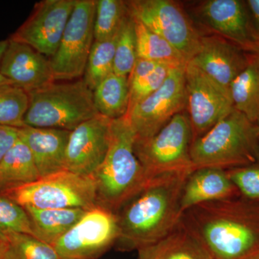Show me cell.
Segmentation results:
<instances>
[{
    "instance_id": "obj_4",
    "label": "cell",
    "mask_w": 259,
    "mask_h": 259,
    "mask_svg": "<svg viewBox=\"0 0 259 259\" xmlns=\"http://www.w3.org/2000/svg\"><path fill=\"white\" fill-rule=\"evenodd\" d=\"M258 133L253 122L234 109L200 137L190 149L194 168L229 169L259 163Z\"/></svg>"
},
{
    "instance_id": "obj_24",
    "label": "cell",
    "mask_w": 259,
    "mask_h": 259,
    "mask_svg": "<svg viewBox=\"0 0 259 259\" xmlns=\"http://www.w3.org/2000/svg\"><path fill=\"white\" fill-rule=\"evenodd\" d=\"M93 97L100 115L112 120L123 117L129 109L128 77L112 73L95 89Z\"/></svg>"
},
{
    "instance_id": "obj_21",
    "label": "cell",
    "mask_w": 259,
    "mask_h": 259,
    "mask_svg": "<svg viewBox=\"0 0 259 259\" xmlns=\"http://www.w3.org/2000/svg\"><path fill=\"white\" fill-rule=\"evenodd\" d=\"M24 208L31 223L33 236L51 246L79 222L88 211L80 208Z\"/></svg>"
},
{
    "instance_id": "obj_15",
    "label": "cell",
    "mask_w": 259,
    "mask_h": 259,
    "mask_svg": "<svg viewBox=\"0 0 259 259\" xmlns=\"http://www.w3.org/2000/svg\"><path fill=\"white\" fill-rule=\"evenodd\" d=\"M197 14L200 21L219 36L245 51L258 41L245 1L207 0L197 7Z\"/></svg>"
},
{
    "instance_id": "obj_34",
    "label": "cell",
    "mask_w": 259,
    "mask_h": 259,
    "mask_svg": "<svg viewBox=\"0 0 259 259\" xmlns=\"http://www.w3.org/2000/svg\"><path fill=\"white\" fill-rule=\"evenodd\" d=\"M18 139V128L0 125V162Z\"/></svg>"
},
{
    "instance_id": "obj_28",
    "label": "cell",
    "mask_w": 259,
    "mask_h": 259,
    "mask_svg": "<svg viewBox=\"0 0 259 259\" xmlns=\"http://www.w3.org/2000/svg\"><path fill=\"white\" fill-rule=\"evenodd\" d=\"M2 235L6 243L5 259H61L54 247L35 237L16 233Z\"/></svg>"
},
{
    "instance_id": "obj_26",
    "label": "cell",
    "mask_w": 259,
    "mask_h": 259,
    "mask_svg": "<svg viewBox=\"0 0 259 259\" xmlns=\"http://www.w3.org/2000/svg\"><path fill=\"white\" fill-rule=\"evenodd\" d=\"M115 41L116 36L110 40L94 42L83 76V81L93 92L114 73Z\"/></svg>"
},
{
    "instance_id": "obj_36",
    "label": "cell",
    "mask_w": 259,
    "mask_h": 259,
    "mask_svg": "<svg viewBox=\"0 0 259 259\" xmlns=\"http://www.w3.org/2000/svg\"><path fill=\"white\" fill-rule=\"evenodd\" d=\"M245 3L249 11L250 20L255 36L259 40V0H247Z\"/></svg>"
},
{
    "instance_id": "obj_17",
    "label": "cell",
    "mask_w": 259,
    "mask_h": 259,
    "mask_svg": "<svg viewBox=\"0 0 259 259\" xmlns=\"http://www.w3.org/2000/svg\"><path fill=\"white\" fill-rule=\"evenodd\" d=\"M0 74L28 93L55 81L49 58L10 38L2 58Z\"/></svg>"
},
{
    "instance_id": "obj_6",
    "label": "cell",
    "mask_w": 259,
    "mask_h": 259,
    "mask_svg": "<svg viewBox=\"0 0 259 259\" xmlns=\"http://www.w3.org/2000/svg\"><path fill=\"white\" fill-rule=\"evenodd\" d=\"M193 131L187 111L175 115L151 137L135 139L134 151L148 180L165 174L191 172Z\"/></svg>"
},
{
    "instance_id": "obj_8",
    "label": "cell",
    "mask_w": 259,
    "mask_h": 259,
    "mask_svg": "<svg viewBox=\"0 0 259 259\" xmlns=\"http://www.w3.org/2000/svg\"><path fill=\"white\" fill-rule=\"evenodd\" d=\"M96 0H76L55 54L49 58L55 81H74L82 77L95 35Z\"/></svg>"
},
{
    "instance_id": "obj_42",
    "label": "cell",
    "mask_w": 259,
    "mask_h": 259,
    "mask_svg": "<svg viewBox=\"0 0 259 259\" xmlns=\"http://www.w3.org/2000/svg\"><path fill=\"white\" fill-rule=\"evenodd\" d=\"M255 127H256L257 131H258V133L259 134V111L258 114V117H257L256 121L255 122Z\"/></svg>"
},
{
    "instance_id": "obj_25",
    "label": "cell",
    "mask_w": 259,
    "mask_h": 259,
    "mask_svg": "<svg viewBox=\"0 0 259 259\" xmlns=\"http://www.w3.org/2000/svg\"><path fill=\"white\" fill-rule=\"evenodd\" d=\"M134 20L138 59L154 61L171 67L186 66L187 61L171 44L142 23Z\"/></svg>"
},
{
    "instance_id": "obj_27",
    "label": "cell",
    "mask_w": 259,
    "mask_h": 259,
    "mask_svg": "<svg viewBox=\"0 0 259 259\" xmlns=\"http://www.w3.org/2000/svg\"><path fill=\"white\" fill-rule=\"evenodd\" d=\"M129 14L126 1L96 0L94 35L95 41L114 38Z\"/></svg>"
},
{
    "instance_id": "obj_43",
    "label": "cell",
    "mask_w": 259,
    "mask_h": 259,
    "mask_svg": "<svg viewBox=\"0 0 259 259\" xmlns=\"http://www.w3.org/2000/svg\"><path fill=\"white\" fill-rule=\"evenodd\" d=\"M258 141H259V136H258Z\"/></svg>"
},
{
    "instance_id": "obj_18",
    "label": "cell",
    "mask_w": 259,
    "mask_h": 259,
    "mask_svg": "<svg viewBox=\"0 0 259 259\" xmlns=\"http://www.w3.org/2000/svg\"><path fill=\"white\" fill-rule=\"evenodd\" d=\"M238 193L226 169L216 167L197 168L187 176L184 184L181 211L183 214L194 206L238 197Z\"/></svg>"
},
{
    "instance_id": "obj_5",
    "label": "cell",
    "mask_w": 259,
    "mask_h": 259,
    "mask_svg": "<svg viewBox=\"0 0 259 259\" xmlns=\"http://www.w3.org/2000/svg\"><path fill=\"white\" fill-rule=\"evenodd\" d=\"M25 126L74 131L80 124L99 115L93 92L83 79L61 81L29 93Z\"/></svg>"
},
{
    "instance_id": "obj_1",
    "label": "cell",
    "mask_w": 259,
    "mask_h": 259,
    "mask_svg": "<svg viewBox=\"0 0 259 259\" xmlns=\"http://www.w3.org/2000/svg\"><path fill=\"white\" fill-rule=\"evenodd\" d=\"M192 172V171H191ZM191 172L165 174L149 179L116 212L120 251L138 250L170 233L182 220L180 201Z\"/></svg>"
},
{
    "instance_id": "obj_39",
    "label": "cell",
    "mask_w": 259,
    "mask_h": 259,
    "mask_svg": "<svg viewBox=\"0 0 259 259\" xmlns=\"http://www.w3.org/2000/svg\"><path fill=\"white\" fill-rule=\"evenodd\" d=\"M8 39L0 41V64H1L2 58H3V54H4L5 49L8 47Z\"/></svg>"
},
{
    "instance_id": "obj_13",
    "label": "cell",
    "mask_w": 259,
    "mask_h": 259,
    "mask_svg": "<svg viewBox=\"0 0 259 259\" xmlns=\"http://www.w3.org/2000/svg\"><path fill=\"white\" fill-rule=\"evenodd\" d=\"M76 0H42L34 6L31 14L10 38L30 46L42 55H54Z\"/></svg>"
},
{
    "instance_id": "obj_20",
    "label": "cell",
    "mask_w": 259,
    "mask_h": 259,
    "mask_svg": "<svg viewBox=\"0 0 259 259\" xmlns=\"http://www.w3.org/2000/svg\"><path fill=\"white\" fill-rule=\"evenodd\" d=\"M137 251V259H214L182 220L166 236Z\"/></svg>"
},
{
    "instance_id": "obj_14",
    "label": "cell",
    "mask_w": 259,
    "mask_h": 259,
    "mask_svg": "<svg viewBox=\"0 0 259 259\" xmlns=\"http://www.w3.org/2000/svg\"><path fill=\"white\" fill-rule=\"evenodd\" d=\"M112 120L100 114L71 131L64 158V169L91 177L106 157L111 139Z\"/></svg>"
},
{
    "instance_id": "obj_2",
    "label": "cell",
    "mask_w": 259,
    "mask_h": 259,
    "mask_svg": "<svg viewBox=\"0 0 259 259\" xmlns=\"http://www.w3.org/2000/svg\"><path fill=\"white\" fill-rule=\"evenodd\" d=\"M182 220L214 259H247L259 250V202L236 197L205 202Z\"/></svg>"
},
{
    "instance_id": "obj_9",
    "label": "cell",
    "mask_w": 259,
    "mask_h": 259,
    "mask_svg": "<svg viewBox=\"0 0 259 259\" xmlns=\"http://www.w3.org/2000/svg\"><path fill=\"white\" fill-rule=\"evenodd\" d=\"M131 16L163 37L189 62L197 54L202 36L178 3L171 0L126 1Z\"/></svg>"
},
{
    "instance_id": "obj_37",
    "label": "cell",
    "mask_w": 259,
    "mask_h": 259,
    "mask_svg": "<svg viewBox=\"0 0 259 259\" xmlns=\"http://www.w3.org/2000/svg\"><path fill=\"white\" fill-rule=\"evenodd\" d=\"M6 255V243L4 236L0 234V259H5Z\"/></svg>"
},
{
    "instance_id": "obj_33",
    "label": "cell",
    "mask_w": 259,
    "mask_h": 259,
    "mask_svg": "<svg viewBox=\"0 0 259 259\" xmlns=\"http://www.w3.org/2000/svg\"><path fill=\"white\" fill-rule=\"evenodd\" d=\"M171 66L160 64L146 77L130 85V103L128 111L134 105L158 90L169 74Z\"/></svg>"
},
{
    "instance_id": "obj_7",
    "label": "cell",
    "mask_w": 259,
    "mask_h": 259,
    "mask_svg": "<svg viewBox=\"0 0 259 259\" xmlns=\"http://www.w3.org/2000/svg\"><path fill=\"white\" fill-rule=\"evenodd\" d=\"M2 192L23 207L80 208L85 210L97 207L96 189L93 179L66 170Z\"/></svg>"
},
{
    "instance_id": "obj_31",
    "label": "cell",
    "mask_w": 259,
    "mask_h": 259,
    "mask_svg": "<svg viewBox=\"0 0 259 259\" xmlns=\"http://www.w3.org/2000/svg\"><path fill=\"white\" fill-rule=\"evenodd\" d=\"M23 233L33 236L25 209L14 199L0 192V233Z\"/></svg>"
},
{
    "instance_id": "obj_23",
    "label": "cell",
    "mask_w": 259,
    "mask_h": 259,
    "mask_svg": "<svg viewBox=\"0 0 259 259\" xmlns=\"http://www.w3.org/2000/svg\"><path fill=\"white\" fill-rule=\"evenodd\" d=\"M230 95L234 108L255 124L259 111L258 56L251 54L246 67L231 83Z\"/></svg>"
},
{
    "instance_id": "obj_40",
    "label": "cell",
    "mask_w": 259,
    "mask_h": 259,
    "mask_svg": "<svg viewBox=\"0 0 259 259\" xmlns=\"http://www.w3.org/2000/svg\"><path fill=\"white\" fill-rule=\"evenodd\" d=\"M247 52L249 53V54H254V55L259 56V40L258 42H255L253 47L248 49V50L247 51Z\"/></svg>"
},
{
    "instance_id": "obj_19",
    "label": "cell",
    "mask_w": 259,
    "mask_h": 259,
    "mask_svg": "<svg viewBox=\"0 0 259 259\" xmlns=\"http://www.w3.org/2000/svg\"><path fill=\"white\" fill-rule=\"evenodd\" d=\"M18 131L19 139L31 151L40 177L65 170V153L71 131L29 126Z\"/></svg>"
},
{
    "instance_id": "obj_16",
    "label": "cell",
    "mask_w": 259,
    "mask_h": 259,
    "mask_svg": "<svg viewBox=\"0 0 259 259\" xmlns=\"http://www.w3.org/2000/svg\"><path fill=\"white\" fill-rule=\"evenodd\" d=\"M250 56L224 37L202 36L198 51L189 62L230 93L231 83L246 67Z\"/></svg>"
},
{
    "instance_id": "obj_32",
    "label": "cell",
    "mask_w": 259,
    "mask_h": 259,
    "mask_svg": "<svg viewBox=\"0 0 259 259\" xmlns=\"http://www.w3.org/2000/svg\"><path fill=\"white\" fill-rule=\"evenodd\" d=\"M232 183L245 199L259 202V163L226 169Z\"/></svg>"
},
{
    "instance_id": "obj_35",
    "label": "cell",
    "mask_w": 259,
    "mask_h": 259,
    "mask_svg": "<svg viewBox=\"0 0 259 259\" xmlns=\"http://www.w3.org/2000/svg\"><path fill=\"white\" fill-rule=\"evenodd\" d=\"M158 63L154 61L138 59L135 64L132 72L128 76L129 83H134L146 77L157 68Z\"/></svg>"
},
{
    "instance_id": "obj_11",
    "label": "cell",
    "mask_w": 259,
    "mask_h": 259,
    "mask_svg": "<svg viewBox=\"0 0 259 259\" xmlns=\"http://www.w3.org/2000/svg\"><path fill=\"white\" fill-rule=\"evenodd\" d=\"M117 237L115 213L97 206L52 246L61 259H97L115 245Z\"/></svg>"
},
{
    "instance_id": "obj_12",
    "label": "cell",
    "mask_w": 259,
    "mask_h": 259,
    "mask_svg": "<svg viewBox=\"0 0 259 259\" xmlns=\"http://www.w3.org/2000/svg\"><path fill=\"white\" fill-rule=\"evenodd\" d=\"M185 88L186 111L194 140L206 134L234 110L230 93L190 62L185 66Z\"/></svg>"
},
{
    "instance_id": "obj_41",
    "label": "cell",
    "mask_w": 259,
    "mask_h": 259,
    "mask_svg": "<svg viewBox=\"0 0 259 259\" xmlns=\"http://www.w3.org/2000/svg\"><path fill=\"white\" fill-rule=\"evenodd\" d=\"M247 259H259V250L258 252H256V253H254V254L250 255L249 258Z\"/></svg>"
},
{
    "instance_id": "obj_38",
    "label": "cell",
    "mask_w": 259,
    "mask_h": 259,
    "mask_svg": "<svg viewBox=\"0 0 259 259\" xmlns=\"http://www.w3.org/2000/svg\"><path fill=\"white\" fill-rule=\"evenodd\" d=\"M11 85H13L11 81L10 80L5 78L4 76H3L1 74H0V90L2 89L7 88V87L11 86Z\"/></svg>"
},
{
    "instance_id": "obj_29",
    "label": "cell",
    "mask_w": 259,
    "mask_h": 259,
    "mask_svg": "<svg viewBox=\"0 0 259 259\" xmlns=\"http://www.w3.org/2000/svg\"><path fill=\"white\" fill-rule=\"evenodd\" d=\"M137 59L135 20L129 13L116 35L114 73L128 77Z\"/></svg>"
},
{
    "instance_id": "obj_3",
    "label": "cell",
    "mask_w": 259,
    "mask_h": 259,
    "mask_svg": "<svg viewBox=\"0 0 259 259\" xmlns=\"http://www.w3.org/2000/svg\"><path fill=\"white\" fill-rule=\"evenodd\" d=\"M135 139L127 115L112 120L106 157L91 176L96 189L97 206L115 214L148 180L135 153Z\"/></svg>"
},
{
    "instance_id": "obj_10",
    "label": "cell",
    "mask_w": 259,
    "mask_h": 259,
    "mask_svg": "<svg viewBox=\"0 0 259 259\" xmlns=\"http://www.w3.org/2000/svg\"><path fill=\"white\" fill-rule=\"evenodd\" d=\"M185 66L172 68L161 88L127 112L136 139L151 137L186 110Z\"/></svg>"
},
{
    "instance_id": "obj_22",
    "label": "cell",
    "mask_w": 259,
    "mask_h": 259,
    "mask_svg": "<svg viewBox=\"0 0 259 259\" xmlns=\"http://www.w3.org/2000/svg\"><path fill=\"white\" fill-rule=\"evenodd\" d=\"M39 178L31 151L19 139L0 162V192L28 185Z\"/></svg>"
},
{
    "instance_id": "obj_30",
    "label": "cell",
    "mask_w": 259,
    "mask_h": 259,
    "mask_svg": "<svg viewBox=\"0 0 259 259\" xmlns=\"http://www.w3.org/2000/svg\"><path fill=\"white\" fill-rule=\"evenodd\" d=\"M28 105V94L22 89L11 85L0 90V125L25 127L24 117Z\"/></svg>"
}]
</instances>
